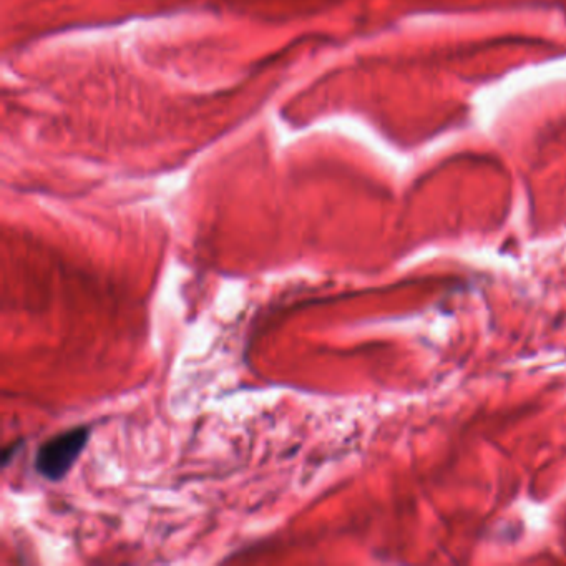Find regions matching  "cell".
Listing matches in <instances>:
<instances>
[{
	"label": "cell",
	"instance_id": "cell-1",
	"mask_svg": "<svg viewBox=\"0 0 566 566\" xmlns=\"http://www.w3.org/2000/svg\"><path fill=\"white\" fill-rule=\"evenodd\" d=\"M90 439L87 425L65 430L45 440L35 454V469L44 479L59 482L77 464Z\"/></svg>",
	"mask_w": 566,
	"mask_h": 566
}]
</instances>
